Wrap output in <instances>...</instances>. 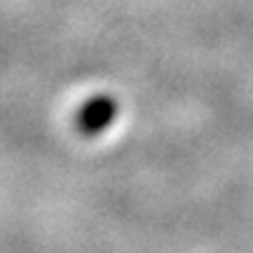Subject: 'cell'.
<instances>
[{"label":"cell","mask_w":253,"mask_h":253,"mask_svg":"<svg viewBox=\"0 0 253 253\" xmlns=\"http://www.w3.org/2000/svg\"><path fill=\"white\" fill-rule=\"evenodd\" d=\"M115 115H118V103L108 96H96L82 106L78 115V126L82 134H99L115 120Z\"/></svg>","instance_id":"obj_1"}]
</instances>
